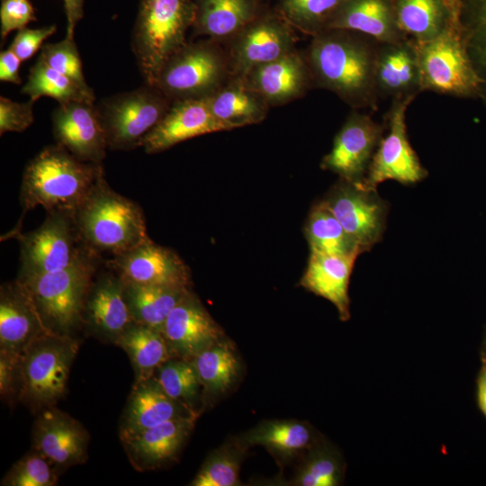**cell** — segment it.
I'll return each instance as SVG.
<instances>
[{"instance_id":"obj_1","label":"cell","mask_w":486,"mask_h":486,"mask_svg":"<svg viewBox=\"0 0 486 486\" xmlns=\"http://www.w3.org/2000/svg\"><path fill=\"white\" fill-rule=\"evenodd\" d=\"M379 42L350 30L328 29L305 52L313 86L333 92L354 110H377L375 65Z\"/></svg>"},{"instance_id":"obj_2","label":"cell","mask_w":486,"mask_h":486,"mask_svg":"<svg viewBox=\"0 0 486 486\" xmlns=\"http://www.w3.org/2000/svg\"><path fill=\"white\" fill-rule=\"evenodd\" d=\"M103 174L102 165L84 162L58 144L44 148L23 172L19 197L23 214L37 206L74 213Z\"/></svg>"},{"instance_id":"obj_3","label":"cell","mask_w":486,"mask_h":486,"mask_svg":"<svg viewBox=\"0 0 486 486\" xmlns=\"http://www.w3.org/2000/svg\"><path fill=\"white\" fill-rule=\"evenodd\" d=\"M74 217L83 242L98 255L115 256L150 239L140 206L112 190L104 174Z\"/></svg>"},{"instance_id":"obj_4","label":"cell","mask_w":486,"mask_h":486,"mask_svg":"<svg viewBox=\"0 0 486 486\" xmlns=\"http://www.w3.org/2000/svg\"><path fill=\"white\" fill-rule=\"evenodd\" d=\"M194 0H141L131 48L145 84L155 86L162 67L187 41Z\"/></svg>"},{"instance_id":"obj_5","label":"cell","mask_w":486,"mask_h":486,"mask_svg":"<svg viewBox=\"0 0 486 486\" xmlns=\"http://www.w3.org/2000/svg\"><path fill=\"white\" fill-rule=\"evenodd\" d=\"M100 256L87 250L68 267L20 280L29 291L37 310L51 332L70 334L84 322L86 298Z\"/></svg>"},{"instance_id":"obj_6","label":"cell","mask_w":486,"mask_h":486,"mask_svg":"<svg viewBox=\"0 0 486 486\" xmlns=\"http://www.w3.org/2000/svg\"><path fill=\"white\" fill-rule=\"evenodd\" d=\"M79 342L48 332L33 340L19 362L20 398L35 409L52 407L64 395Z\"/></svg>"},{"instance_id":"obj_7","label":"cell","mask_w":486,"mask_h":486,"mask_svg":"<svg viewBox=\"0 0 486 486\" xmlns=\"http://www.w3.org/2000/svg\"><path fill=\"white\" fill-rule=\"evenodd\" d=\"M231 77L226 51L210 39L186 42L162 67L154 86L172 102L205 98Z\"/></svg>"},{"instance_id":"obj_8","label":"cell","mask_w":486,"mask_h":486,"mask_svg":"<svg viewBox=\"0 0 486 486\" xmlns=\"http://www.w3.org/2000/svg\"><path fill=\"white\" fill-rule=\"evenodd\" d=\"M171 104L159 89L147 84L103 99L96 106L108 148L129 150L142 147L145 138L161 121Z\"/></svg>"},{"instance_id":"obj_9","label":"cell","mask_w":486,"mask_h":486,"mask_svg":"<svg viewBox=\"0 0 486 486\" xmlns=\"http://www.w3.org/2000/svg\"><path fill=\"white\" fill-rule=\"evenodd\" d=\"M14 236L20 242V280L65 269L89 250L70 212H47L38 229Z\"/></svg>"},{"instance_id":"obj_10","label":"cell","mask_w":486,"mask_h":486,"mask_svg":"<svg viewBox=\"0 0 486 486\" xmlns=\"http://www.w3.org/2000/svg\"><path fill=\"white\" fill-rule=\"evenodd\" d=\"M415 42L422 92L479 98V80L458 26L430 40Z\"/></svg>"},{"instance_id":"obj_11","label":"cell","mask_w":486,"mask_h":486,"mask_svg":"<svg viewBox=\"0 0 486 486\" xmlns=\"http://www.w3.org/2000/svg\"><path fill=\"white\" fill-rule=\"evenodd\" d=\"M412 101H392L384 117L387 132H384L363 181L367 188L376 189L379 184L387 180L414 184L428 176V170L421 165L407 135L406 112Z\"/></svg>"},{"instance_id":"obj_12","label":"cell","mask_w":486,"mask_h":486,"mask_svg":"<svg viewBox=\"0 0 486 486\" xmlns=\"http://www.w3.org/2000/svg\"><path fill=\"white\" fill-rule=\"evenodd\" d=\"M226 51L232 77L295 50L294 29L277 12H261L229 39Z\"/></svg>"},{"instance_id":"obj_13","label":"cell","mask_w":486,"mask_h":486,"mask_svg":"<svg viewBox=\"0 0 486 486\" xmlns=\"http://www.w3.org/2000/svg\"><path fill=\"white\" fill-rule=\"evenodd\" d=\"M322 202L363 253L382 239L389 204L376 189L367 188L363 182L340 179Z\"/></svg>"},{"instance_id":"obj_14","label":"cell","mask_w":486,"mask_h":486,"mask_svg":"<svg viewBox=\"0 0 486 486\" xmlns=\"http://www.w3.org/2000/svg\"><path fill=\"white\" fill-rule=\"evenodd\" d=\"M385 130V124L353 109L337 133L330 152L323 158L321 167L341 179L363 182Z\"/></svg>"},{"instance_id":"obj_15","label":"cell","mask_w":486,"mask_h":486,"mask_svg":"<svg viewBox=\"0 0 486 486\" xmlns=\"http://www.w3.org/2000/svg\"><path fill=\"white\" fill-rule=\"evenodd\" d=\"M52 128L56 144L84 162L102 165L108 144L94 102L59 104L52 112Z\"/></svg>"},{"instance_id":"obj_16","label":"cell","mask_w":486,"mask_h":486,"mask_svg":"<svg viewBox=\"0 0 486 486\" xmlns=\"http://www.w3.org/2000/svg\"><path fill=\"white\" fill-rule=\"evenodd\" d=\"M106 266L128 283L190 286V274L178 255L151 239L112 256Z\"/></svg>"},{"instance_id":"obj_17","label":"cell","mask_w":486,"mask_h":486,"mask_svg":"<svg viewBox=\"0 0 486 486\" xmlns=\"http://www.w3.org/2000/svg\"><path fill=\"white\" fill-rule=\"evenodd\" d=\"M176 357L193 360L206 348L222 340V331L206 309L188 292L169 313L163 329Z\"/></svg>"},{"instance_id":"obj_18","label":"cell","mask_w":486,"mask_h":486,"mask_svg":"<svg viewBox=\"0 0 486 486\" xmlns=\"http://www.w3.org/2000/svg\"><path fill=\"white\" fill-rule=\"evenodd\" d=\"M51 332L44 325L32 296L18 279L0 289V353L20 357L37 338Z\"/></svg>"},{"instance_id":"obj_19","label":"cell","mask_w":486,"mask_h":486,"mask_svg":"<svg viewBox=\"0 0 486 486\" xmlns=\"http://www.w3.org/2000/svg\"><path fill=\"white\" fill-rule=\"evenodd\" d=\"M88 442L82 424L53 407L40 413L32 430L33 449L58 468L85 462Z\"/></svg>"},{"instance_id":"obj_20","label":"cell","mask_w":486,"mask_h":486,"mask_svg":"<svg viewBox=\"0 0 486 486\" xmlns=\"http://www.w3.org/2000/svg\"><path fill=\"white\" fill-rule=\"evenodd\" d=\"M222 130L227 129L212 113L207 97L176 100L142 147L148 154L158 153L189 139Z\"/></svg>"},{"instance_id":"obj_21","label":"cell","mask_w":486,"mask_h":486,"mask_svg":"<svg viewBox=\"0 0 486 486\" xmlns=\"http://www.w3.org/2000/svg\"><path fill=\"white\" fill-rule=\"evenodd\" d=\"M241 78L270 106L301 98L314 86L305 55L296 50L255 68Z\"/></svg>"},{"instance_id":"obj_22","label":"cell","mask_w":486,"mask_h":486,"mask_svg":"<svg viewBox=\"0 0 486 486\" xmlns=\"http://www.w3.org/2000/svg\"><path fill=\"white\" fill-rule=\"evenodd\" d=\"M375 86L380 98L415 99L422 92L415 40L379 42Z\"/></svg>"},{"instance_id":"obj_23","label":"cell","mask_w":486,"mask_h":486,"mask_svg":"<svg viewBox=\"0 0 486 486\" xmlns=\"http://www.w3.org/2000/svg\"><path fill=\"white\" fill-rule=\"evenodd\" d=\"M84 322L94 333L115 342L134 321L125 297L124 282L111 270L94 278L85 310Z\"/></svg>"},{"instance_id":"obj_24","label":"cell","mask_w":486,"mask_h":486,"mask_svg":"<svg viewBox=\"0 0 486 486\" xmlns=\"http://www.w3.org/2000/svg\"><path fill=\"white\" fill-rule=\"evenodd\" d=\"M197 416H181L158 426L121 436L132 465L148 470L161 465L176 455L188 437Z\"/></svg>"},{"instance_id":"obj_25","label":"cell","mask_w":486,"mask_h":486,"mask_svg":"<svg viewBox=\"0 0 486 486\" xmlns=\"http://www.w3.org/2000/svg\"><path fill=\"white\" fill-rule=\"evenodd\" d=\"M357 256L310 251L308 266L300 284L312 293L329 301L339 319H350L348 285Z\"/></svg>"},{"instance_id":"obj_26","label":"cell","mask_w":486,"mask_h":486,"mask_svg":"<svg viewBox=\"0 0 486 486\" xmlns=\"http://www.w3.org/2000/svg\"><path fill=\"white\" fill-rule=\"evenodd\" d=\"M328 29L355 31L378 42L408 38L398 25L392 0H345Z\"/></svg>"},{"instance_id":"obj_27","label":"cell","mask_w":486,"mask_h":486,"mask_svg":"<svg viewBox=\"0 0 486 486\" xmlns=\"http://www.w3.org/2000/svg\"><path fill=\"white\" fill-rule=\"evenodd\" d=\"M184 408L171 399L154 377L137 382L128 401L120 436L133 434L194 413L184 411Z\"/></svg>"},{"instance_id":"obj_28","label":"cell","mask_w":486,"mask_h":486,"mask_svg":"<svg viewBox=\"0 0 486 486\" xmlns=\"http://www.w3.org/2000/svg\"><path fill=\"white\" fill-rule=\"evenodd\" d=\"M207 100L212 113L227 130L261 122L270 107L241 77H231Z\"/></svg>"},{"instance_id":"obj_29","label":"cell","mask_w":486,"mask_h":486,"mask_svg":"<svg viewBox=\"0 0 486 486\" xmlns=\"http://www.w3.org/2000/svg\"><path fill=\"white\" fill-rule=\"evenodd\" d=\"M194 32L211 40H229L260 13L259 0H194Z\"/></svg>"},{"instance_id":"obj_30","label":"cell","mask_w":486,"mask_h":486,"mask_svg":"<svg viewBox=\"0 0 486 486\" xmlns=\"http://www.w3.org/2000/svg\"><path fill=\"white\" fill-rule=\"evenodd\" d=\"M398 25L410 39L430 40L453 27L458 17L446 0H392Z\"/></svg>"},{"instance_id":"obj_31","label":"cell","mask_w":486,"mask_h":486,"mask_svg":"<svg viewBox=\"0 0 486 486\" xmlns=\"http://www.w3.org/2000/svg\"><path fill=\"white\" fill-rule=\"evenodd\" d=\"M124 289L133 321L160 332L171 310L191 292L190 286L140 284L128 282H124Z\"/></svg>"},{"instance_id":"obj_32","label":"cell","mask_w":486,"mask_h":486,"mask_svg":"<svg viewBox=\"0 0 486 486\" xmlns=\"http://www.w3.org/2000/svg\"><path fill=\"white\" fill-rule=\"evenodd\" d=\"M114 343L128 354L136 382L152 378L159 366L176 357L162 332L136 322L130 325Z\"/></svg>"},{"instance_id":"obj_33","label":"cell","mask_w":486,"mask_h":486,"mask_svg":"<svg viewBox=\"0 0 486 486\" xmlns=\"http://www.w3.org/2000/svg\"><path fill=\"white\" fill-rule=\"evenodd\" d=\"M244 441L265 446L283 457L292 456L321 442L309 424L296 420L265 421L249 431Z\"/></svg>"},{"instance_id":"obj_34","label":"cell","mask_w":486,"mask_h":486,"mask_svg":"<svg viewBox=\"0 0 486 486\" xmlns=\"http://www.w3.org/2000/svg\"><path fill=\"white\" fill-rule=\"evenodd\" d=\"M458 29L479 80V98L486 107V0H461Z\"/></svg>"},{"instance_id":"obj_35","label":"cell","mask_w":486,"mask_h":486,"mask_svg":"<svg viewBox=\"0 0 486 486\" xmlns=\"http://www.w3.org/2000/svg\"><path fill=\"white\" fill-rule=\"evenodd\" d=\"M305 235L312 252L354 256L363 253L323 202L312 208Z\"/></svg>"},{"instance_id":"obj_36","label":"cell","mask_w":486,"mask_h":486,"mask_svg":"<svg viewBox=\"0 0 486 486\" xmlns=\"http://www.w3.org/2000/svg\"><path fill=\"white\" fill-rule=\"evenodd\" d=\"M33 101L47 96L58 104L73 101L94 102L93 91H86L76 82L49 66L40 56L31 68L25 85L21 90Z\"/></svg>"},{"instance_id":"obj_37","label":"cell","mask_w":486,"mask_h":486,"mask_svg":"<svg viewBox=\"0 0 486 486\" xmlns=\"http://www.w3.org/2000/svg\"><path fill=\"white\" fill-rule=\"evenodd\" d=\"M202 385L211 392H223L236 381L238 361L228 343L220 340L193 360Z\"/></svg>"},{"instance_id":"obj_38","label":"cell","mask_w":486,"mask_h":486,"mask_svg":"<svg viewBox=\"0 0 486 486\" xmlns=\"http://www.w3.org/2000/svg\"><path fill=\"white\" fill-rule=\"evenodd\" d=\"M345 464L338 450L323 441L310 448L298 469L294 485L337 486L342 483Z\"/></svg>"},{"instance_id":"obj_39","label":"cell","mask_w":486,"mask_h":486,"mask_svg":"<svg viewBox=\"0 0 486 486\" xmlns=\"http://www.w3.org/2000/svg\"><path fill=\"white\" fill-rule=\"evenodd\" d=\"M345 0H276V11L294 29L311 37L327 30Z\"/></svg>"},{"instance_id":"obj_40","label":"cell","mask_w":486,"mask_h":486,"mask_svg":"<svg viewBox=\"0 0 486 486\" xmlns=\"http://www.w3.org/2000/svg\"><path fill=\"white\" fill-rule=\"evenodd\" d=\"M153 377L171 399L188 409L202 385L193 361L180 357L164 363Z\"/></svg>"},{"instance_id":"obj_41","label":"cell","mask_w":486,"mask_h":486,"mask_svg":"<svg viewBox=\"0 0 486 486\" xmlns=\"http://www.w3.org/2000/svg\"><path fill=\"white\" fill-rule=\"evenodd\" d=\"M239 454L230 447L212 453L192 481L193 486H236L239 482Z\"/></svg>"},{"instance_id":"obj_42","label":"cell","mask_w":486,"mask_h":486,"mask_svg":"<svg viewBox=\"0 0 486 486\" xmlns=\"http://www.w3.org/2000/svg\"><path fill=\"white\" fill-rule=\"evenodd\" d=\"M58 475L55 466L34 450L16 462L3 479L4 486H53Z\"/></svg>"},{"instance_id":"obj_43","label":"cell","mask_w":486,"mask_h":486,"mask_svg":"<svg viewBox=\"0 0 486 486\" xmlns=\"http://www.w3.org/2000/svg\"><path fill=\"white\" fill-rule=\"evenodd\" d=\"M40 56L49 66L72 79L83 89L93 91L85 79L75 39L65 37L61 41L44 44Z\"/></svg>"},{"instance_id":"obj_44","label":"cell","mask_w":486,"mask_h":486,"mask_svg":"<svg viewBox=\"0 0 486 486\" xmlns=\"http://www.w3.org/2000/svg\"><path fill=\"white\" fill-rule=\"evenodd\" d=\"M35 101L29 99L17 103L6 97H0V134L22 132L29 128L34 120L33 105Z\"/></svg>"},{"instance_id":"obj_45","label":"cell","mask_w":486,"mask_h":486,"mask_svg":"<svg viewBox=\"0 0 486 486\" xmlns=\"http://www.w3.org/2000/svg\"><path fill=\"white\" fill-rule=\"evenodd\" d=\"M35 20L34 9L28 0H1L0 33L2 40L11 32L22 30L29 22Z\"/></svg>"},{"instance_id":"obj_46","label":"cell","mask_w":486,"mask_h":486,"mask_svg":"<svg viewBox=\"0 0 486 486\" xmlns=\"http://www.w3.org/2000/svg\"><path fill=\"white\" fill-rule=\"evenodd\" d=\"M56 30L55 24L38 29L24 28L20 30L14 36L9 49L22 62L28 60L42 48L43 41L55 33Z\"/></svg>"},{"instance_id":"obj_47","label":"cell","mask_w":486,"mask_h":486,"mask_svg":"<svg viewBox=\"0 0 486 486\" xmlns=\"http://www.w3.org/2000/svg\"><path fill=\"white\" fill-rule=\"evenodd\" d=\"M20 357L0 353V392L7 396L14 391L15 380L19 378Z\"/></svg>"},{"instance_id":"obj_48","label":"cell","mask_w":486,"mask_h":486,"mask_svg":"<svg viewBox=\"0 0 486 486\" xmlns=\"http://www.w3.org/2000/svg\"><path fill=\"white\" fill-rule=\"evenodd\" d=\"M20 58L8 48L0 53V80L14 85H20L22 78L19 75Z\"/></svg>"},{"instance_id":"obj_49","label":"cell","mask_w":486,"mask_h":486,"mask_svg":"<svg viewBox=\"0 0 486 486\" xmlns=\"http://www.w3.org/2000/svg\"><path fill=\"white\" fill-rule=\"evenodd\" d=\"M67 15L66 37L74 39L75 29L84 15V0H63Z\"/></svg>"},{"instance_id":"obj_50","label":"cell","mask_w":486,"mask_h":486,"mask_svg":"<svg viewBox=\"0 0 486 486\" xmlns=\"http://www.w3.org/2000/svg\"><path fill=\"white\" fill-rule=\"evenodd\" d=\"M482 366L476 377V401L486 418V357L481 356Z\"/></svg>"},{"instance_id":"obj_51","label":"cell","mask_w":486,"mask_h":486,"mask_svg":"<svg viewBox=\"0 0 486 486\" xmlns=\"http://www.w3.org/2000/svg\"><path fill=\"white\" fill-rule=\"evenodd\" d=\"M446 3L449 4L451 9L454 11V13L458 17L459 9L461 5V0H446Z\"/></svg>"},{"instance_id":"obj_52","label":"cell","mask_w":486,"mask_h":486,"mask_svg":"<svg viewBox=\"0 0 486 486\" xmlns=\"http://www.w3.org/2000/svg\"><path fill=\"white\" fill-rule=\"evenodd\" d=\"M481 356H485L486 357V328H485V330H484L482 344V347H481Z\"/></svg>"}]
</instances>
